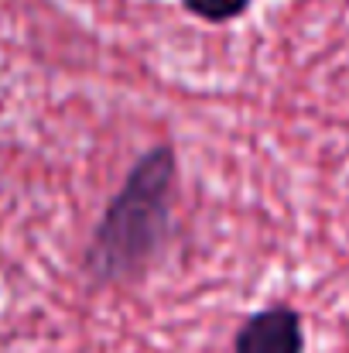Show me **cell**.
Instances as JSON below:
<instances>
[{
    "mask_svg": "<svg viewBox=\"0 0 349 353\" xmlns=\"http://www.w3.org/2000/svg\"><path fill=\"white\" fill-rule=\"evenodd\" d=\"M171 192L175 151L161 144L130 168L123 189L114 196L96 227L89 247V271L100 281H123L154 257L168 230Z\"/></svg>",
    "mask_w": 349,
    "mask_h": 353,
    "instance_id": "6da1fadb",
    "label": "cell"
},
{
    "mask_svg": "<svg viewBox=\"0 0 349 353\" xmlns=\"http://www.w3.org/2000/svg\"><path fill=\"white\" fill-rule=\"evenodd\" d=\"M246 3L250 0H185V7L202 21H233L246 10Z\"/></svg>",
    "mask_w": 349,
    "mask_h": 353,
    "instance_id": "3957f363",
    "label": "cell"
},
{
    "mask_svg": "<svg viewBox=\"0 0 349 353\" xmlns=\"http://www.w3.org/2000/svg\"><path fill=\"white\" fill-rule=\"evenodd\" d=\"M305 336H302V319L288 305L264 309L243 323L236 333V350L233 353H302Z\"/></svg>",
    "mask_w": 349,
    "mask_h": 353,
    "instance_id": "7a4b0ae2",
    "label": "cell"
}]
</instances>
